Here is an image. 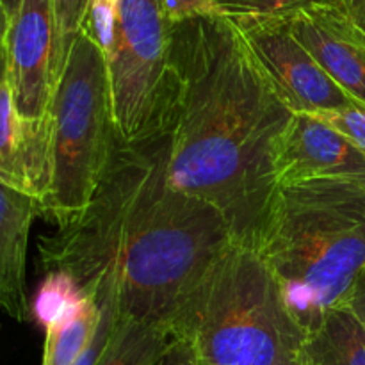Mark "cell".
Masks as SVG:
<instances>
[{"mask_svg":"<svg viewBox=\"0 0 365 365\" xmlns=\"http://www.w3.org/2000/svg\"><path fill=\"white\" fill-rule=\"evenodd\" d=\"M21 6V0H0V9H2V21L4 27L9 25L16 16L18 9Z\"/></svg>","mask_w":365,"mask_h":365,"instance_id":"25","label":"cell"},{"mask_svg":"<svg viewBox=\"0 0 365 365\" xmlns=\"http://www.w3.org/2000/svg\"><path fill=\"white\" fill-rule=\"evenodd\" d=\"M170 45L171 25L163 0H120L107 73L114 128L125 141L160 127L170 114Z\"/></svg>","mask_w":365,"mask_h":365,"instance_id":"6","label":"cell"},{"mask_svg":"<svg viewBox=\"0 0 365 365\" xmlns=\"http://www.w3.org/2000/svg\"><path fill=\"white\" fill-rule=\"evenodd\" d=\"M255 250L307 330L344 307L365 271V182L282 185Z\"/></svg>","mask_w":365,"mask_h":365,"instance_id":"3","label":"cell"},{"mask_svg":"<svg viewBox=\"0 0 365 365\" xmlns=\"http://www.w3.org/2000/svg\"><path fill=\"white\" fill-rule=\"evenodd\" d=\"M52 0H21L16 16L2 27V81L20 116L41 120L52 106Z\"/></svg>","mask_w":365,"mask_h":365,"instance_id":"8","label":"cell"},{"mask_svg":"<svg viewBox=\"0 0 365 365\" xmlns=\"http://www.w3.org/2000/svg\"><path fill=\"white\" fill-rule=\"evenodd\" d=\"M36 216H39V203L32 196L0 185V303L16 321L31 317L25 262Z\"/></svg>","mask_w":365,"mask_h":365,"instance_id":"12","label":"cell"},{"mask_svg":"<svg viewBox=\"0 0 365 365\" xmlns=\"http://www.w3.org/2000/svg\"><path fill=\"white\" fill-rule=\"evenodd\" d=\"M157 365H198V362H196L191 348L185 342L175 339Z\"/></svg>","mask_w":365,"mask_h":365,"instance_id":"22","label":"cell"},{"mask_svg":"<svg viewBox=\"0 0 365 365\" xmlns=\"http://www.w3.org/2000/svg\"><path fill=\"white\" fill-rule=\"evenodd\" d=\"M98 321V302L88 294L70 317L45 330L43 365H75L91 342Z\"/></svg>","mask_w":365,"mask_h":365,"instance_id":"15","label":"cell"},{"mask_svg":"<svg viewBox=\"0 0 365 365\" xmlns=\"http://www.w3.org/2000/svg\"><path fill=\"white\" fill-rule=\"evenodd\" d=\"M310 56L353 100L365 106V36L342 0H324L284 18Z\"/></svg>","mask_w":365,"mask_h":365,"instance_id":"10","label":"cell"},{"mask_svg":"<svg viewBox=\"0 0 365 365\" xmlns=\"http://www.w3.org/2000/svg\"><path fill=\"white\" fill-rule=\"evenodd\" d=\"M278 187L312 180L365 182V155L323 121L296 113L274 155Z\"/></svg>","mask_w":365,"mask_h":365,"instance_id":"9","label":"cell"},{"mask_svg":"<svg viewBox=\"0 0 365 365\" xmlns=\"http://www.w3.org/2000/svg\"><path fill=\"white\" fill-rule=\"evenodd\" d=\"M50 114L20 116L9 86L0 82V185L32 196L39 209L50 191Z\"/></svg>","mask_w":365,"mask_h":365,"instance_id":"11","label":"cell"},{"mask_svg":"<svg viewBox=\"0 0 365 365\" xmlns=\"http://www.w3.org/2000/svg\"><path fill=\"white\" fill-rule=\"evenodd\" d=\"M163 6L170 25L182 24L191 18L220 14L210 0H163Z\"/></svg>","mask_w":365,"mask_h":365,"instance_id":"21","label":"cell"},{"mask_svg":"<svg viewBox=\"0 0 365 365\" xmlns=\"http://www.w3.org/2000/svg\"><path fill=\"white\" fill-rule=\"evenodd\" d=\"M168 120L132 141L114 128L89 205L38 242L46 273L71 274L93 298L109 280L120 316L166 327L184 296L234 245L220 210L168 180Z\"/></svg>","mask_w":365,"mask_h":365,"instance_id":"1","label":"cell"},{"mask_svg":"<svg viewBox=\"0 0 365 365\" xmlns=\"http://www.w3.org/2000/svg\"><path fill=\"white\" fill-rule=\"evenodd\" d=\"M198 365H303L307 330L255 248L230 245L168 323Z\"/></svg>","mask_w":365,"mask_h":365,"instance_id":"4","label":"cell"},{"mask_svg":"<svg viewBox=\"0 0 365 365\" xmlns=\"http://www.w3.org/2000/svg\"><path fill=\"white\" fill-rule=\"evenodd\" d=\"M89 0H52L53 11V59H52V88L66 64L75 39L82 32L88 14Z\"/></svg>","mask_w":365,"mask_h":365,"instance_id":"17","label":"cell"},{"mask_svg":"<svg viewBox=\"0 0 365 365\" xmlns=\"http://www.w3.org/2000/svg\"><path fill=\"white\" fill-rule=\"evenodd\" d=\"M173 341L166 324L120 316L98 365H157Z\"/></svg>","mask_w":365,"mask_h":365,"instance_id":"14","label":"cell"},{"mask_svg":"<svg viewBox=\"0 0 365 365\" xmlns=\"http://www.w3.org/2000/svg\"><path fill=\"white\" fill-rule=\"evenodd\" d=\"M257 64L292 113L314 114L356 102L296 39L284 18H230Z\"/></svg>","mask_w":365,"mask_h":365,"instance_id":"7","label":"cell"},{"mask_svg":"<svg viewBox=\"0 0 365 365\" xmlns=\"http://www.w3.org/2000/svg\"><path fill=\"white\" fill-rule=\"evenodd\" d=\"M120 0H89L86 24L82 31L100 46L103 56H110L116 41Z\"/></svg>","mask_w":365,"mask_h":365,"instance_id":"19","label":"cell"},{"mask_svg":"<svg viewBox=\"0 0 365 365\" xmlns=\"http://www.w3.org/2000/svg\"><path fill=\"white\" fill-rule=\"evenodd\" d=\"M303 365H365V331L348 307L331 310L307 335Z\"/></svg>","mask_w":365,"mask_h":365,"instance_id":"13","label":"cell"},{"mask_svg":"<svg viewBox=\"0 0 365 365\" xmlns=\"http://www.w3.org/2000/svg\"><path fill=\"white\" fill-rule=\"evenodd\" d=\"M317 2L324 0H210L227 18H287Z\"/></svg>","mask_w":365,"mask_h":365,"instance_id":"18","label":"cell"},{"mask_svg":"<svg viewBox=\"0 0 365 365\" xmlns=\"http://www.w3.org/2000/svg\"><path fill=\"white\" fill-rule=\"evenodd\" d=\"M84 291L71 274L48 271L31 299V317L38 327L48 330L70 317L84 302Z\"/></svg>","mask_w":365,"mask_h":365,"instance_id":"16","label":"cell"},{"mask_svg":"<svg viewBox=\"0 0 365 365\" xmlns=\"http://www.w3.org/2000/svg\"><path fill=\"white\" fill-rule=\"evenodd\" d=\"M309 116L323 121L324 125L337 130L344 135L351 145L365 155V106L360 102H353L349 106L341 107L334 110H323V113H314Z\"/></svg>","mask_w":365,"mask_h":365,"instance_id":"20","label":"cell"},{"mask_svg":"<svg viewBox=\"0 0 365 365\" xmlns=\"http://www.w3.org/2000/svg\"><path fill=\"white\" fill-rule=\"evenodd\" d=\"M168 180L221 212L255 248L278 191L274 155L294 113L221 14L171 25Z\"/></svg>","mask_w":365,"mask_h":365,"instance_id":"2","label":"cell"},{"mask_svg":"<svg viewBox=\"0 0 365 365\" xmlns=\"http://www.w3.org/2000/svg\"><path fill=\"white\" fill-rule=\"evenodd\" d=\"M50 121V191L39 216L64 228L91 202L114 130L107 59L84 31L53 88Z\"/></svg>","mask_w":365,"mask_h":365,"instance_id":"5","label":"cell"},{"mask_svg":"<svg viewBox=\"0 0 365 365\" xmlns=\"http://www.w3.org/2000/svg\"><path fill=\"white\" fill-rule=\"evenodd\" d=\"M349 20L365 36V0H342Z\"/></svg>","mask_w":365,"mask_h":365,"instance_id":"24","label":"cell"},{"mask_svg":"<svg viewBox=\"0 0 365 365\" xmlns=\"http://www.w3.org/2000/svg\"><path fill=\"white\" fill-rule=\"evenodd\" d=\"M344 307H348V309L355 314V317L359 319V323L362 324L365 331V271L360 274L359 280H356L353 291L349 292L348 302H346Z\"/></svg>","mask_w":365,"mask_h":365,"instance_id":"23","label":"cell"}]
</instances>
